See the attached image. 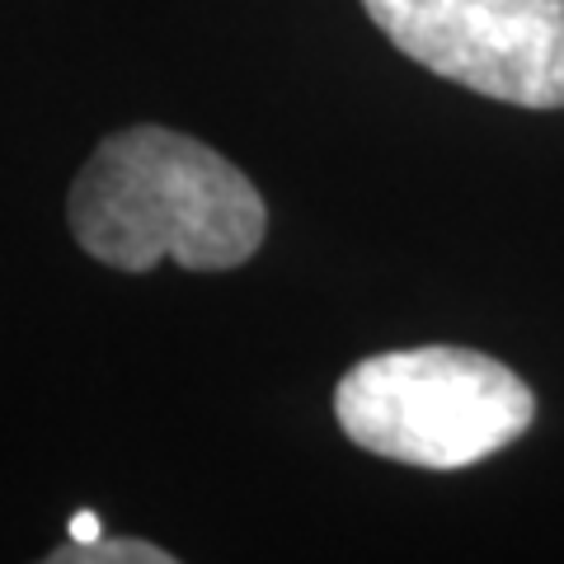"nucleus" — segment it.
<instances>
[{
    "label": "nucleus",
    "mask_w": 564,
    "mask_h": 564,
    "mask_svg": "<svg viewBox=\"0 0 564 564\" xmlns=\"http://www.w3.org/2000/svg\"><path fill=\"white\" fill-rule=\"evenodd\" d=\"M404 57L475 95L564 109V0H362Z\"/></svg>",
    "instance_id": "nucleus-3"
},
{
    "label": "nucleus",
    "mask_w": 564,
    "mask_h": 564,
    "mask_svg": "<svg viewBox=\"0 0 564 564\" xmlns=\"http://www.w3.org/2000/svg\"><path fill=\"white\" fill-rule=\"evenodd\" d=\"M334 414L372 456L466 470L532 429L536 395L489 352L433 344L362 358L334 391Z\"/></svg>",
    "instance_id": "nucleus-2"
},
{
    "label": "nucleus",
    "mask_w": 564,
    "mask_h": 564,
    "mask_svg": "<svg viewBox=\"0 0 564 564\" xmlns=\"http://www.w3.org/2000/svg\"><path fill=\"white\" fill-rule=\"evenodd\" d=\"M70 226L99 263L151 273L174 259L193 273H221L250 259L269 207L245 174L203 141L170 128H128L99 141L70 188Z\"/></svg>",
    "instance_id": "nucleus-1"
},
{
    "label": "nucleus",
    "mask_w": 564,
    "mask_h": 564,
    "mask_svg": "<svg viewBox=\"0 0 564 564\" xmlns=\"http://www.w3.org/2000/svg\"><path fill=\"white\" fill-rule=\"evenodd\" d=\"M174 555L155 551L151 541H113V536H95V541H66L62 551H52L47 564H170Z\"/></svg>",
    "instance_id": "nucleus-4"
},
{
    "label": "nucleus",
    "mask_w": 564,
    "mask_h": 564,
    "mask_svg": "<svg viewBox=\"0 0 564 564\" xmlns=\"http://www.w3.org/2000/svg\"><path fill=\"white\" fill-rule=\"evenodd\" d=\"M95 536H104V527H99V518L90 513V508L70 513V541H95Z\"/></svg>",
    "instance_id": "nucleus-5"
}]
</instances>
